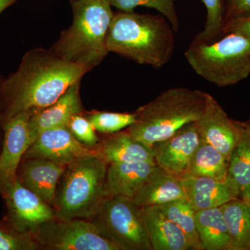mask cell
Segmentation results:
<instances>
[{"mask_svg":"<svg viewBox=\"0 0 250 250\" xmlns=\"http://www.w3.org/2000/svg\"><path fill=\"white\" fill-rule=\"evenodd\" d=\"M186 177L228 180V159L213 146L202 141L192 156Z\"/></svg>","mask_w":250,"mask_h":250,"instance_id":"obj_24","label":"cell"},{"mask_svg":"<svg viewBox=\"0 0 250 250\" xmlns=\"http://www.w3.org/2000/svg\"><path fill=\"white\" fill-rule=\"evenodd\" d=\"M225 23L250 18V0H225Z\"/></svg>","mask_w":250,"mask_h":250,"instance_id":"obj_31","label":"cell"},{"mask_svg":"<svg viewBox=\"0 0 250 250\" xmlns=\"http://www.w3.org/2000/svg\"><path fill=\"white\" fill-rule=\"evenodd\" d=\"M174 1H176V0H174Z\"/></svg>","mask_w":250,"mask_h":250,"instance_id":"obj_36","label":"cell"},{"mask_svg":"<svg viewBox=\"0 0 250 250\" xmlns=\"http://www.w3.org/2000/svg\"><path fill=\"white\" fill-rule=\"evenodd\" d=\"M195 221L204 250H231V238L220 207L196 210Z\"/></svg>","mask_w":250,"mask_h":250,"instance_id":"obj_22","label":"cell"},{"mask_svg":"<svg viewBox=\"0 0 250 250\" xmlns=\"http://www.w3.org/2000/svg\"><path fill=\"white\" fill-rule=\"evenodd\" d=\"M196 123L202 141L216 148L229 161L239 139L238 121L229 118L218 102L210 95L205 113Z\"/></svg>","mask_w":250,"mask_h":250,"instance_id":"obj_13","label":"cell"},{"mask_svg":"<svg viewBox=\"0 0 250 250\" xmlns=\"http://www.w3.org/2000/svg\"><path fill=\"white\" fill-rule=\"evenodd\" d=\"M77 141L89 147H94L100 142L96 130L83 114L74 115L66 125Z\"/></svg>","mask_w":250,"mask_h":250,"instance_id":"obj_30","label":"cell"},{"mask_svg":"<svg viewBox=\"0 0 250 250\" xmlns=\"http://www.w3.org/2000/svg\"><path fill=\"white\" fill-rule=\"evenodd\" d=\"M81 81L73 83L52 104L31 115L29 129L33 143L45 130L66 126L74 115L83 113L80 98Z\"/></svg>","mask_w":250,"mask_h":250,"instance_id":"obj_16","label":"cell"},{"mask_svg":"<svg viewBox=\"0 0 250 250\" xmlns=\"http://www.w3.org/2000/svg\"><path fill=\"white\" fill-rule=\"evenodd\" d=\"M209 94L187 88H170L138 108L136 121L126 131L140 142L152 147L170 137L182 126L203 116Z\"/></svg>","mask_w":250,"mask_h":250,"instance_id":"obj_4","label":"cell"},{"mask_svg":"<svg viewBox=\"0 0 250 250\" xmlns=\"http://www.w3.org/2000/svg\"><path fill=\"white\" fill-rule=\"evenodd\" d=\"M213 42H193L185 52L199 76L219 87L229 86L250 75V37L229 33Z\"/></svg>","mask_w":250,"mask_h":250,"instance_id":"obj_6","label":"cell"},{"mask_svg":"<svg viewBox=\"0 0 250 250\" xmlns=\"http://www.w3.org/2000/svg\"><path fill=\"white\" fill-rule=\"evenodd\" d=\"M141 212L152 250H192L183 231L159 207H141Z\"/></svg>","mask_w":250,"mask_h":250,"instance_id":"obj_17","label":"cell"},{"mask_svg":"<svg viewBox=\"0 0 250 250\" xmlns=\"http://www.w3.org/2000/svg\"><path fill=\"white\" fill-rule=\"evenodd\" d=\"M88 71L50 50L28 51L18 70L3 82L2 123L19 113L34 114L52 104Z\"/></svg>","mask_w":250,"mask_h":250,"instance_id":"obj_1","label":"cell"},{"mask_svg":"<svg viewBox=\"0 0 250 250\" xmlns=\"http://www.w3.org/2000/svg\"><path fill=\"white\" fill-rule=\"evenodd\" d=\"M67 165L41 158L22 159L17 178L24 187L53 206L56 190Z\"/></svg>","mask_w":250,"mask_h":250,"instance_id":"obj_14","label":"cell"},{"mask_svg":"<svg viewBox=\"0 0 250 250\" xmlns=\"http://www.w3.org/2000/svg\"><path fill=\"white\" fill-rule=\"evenodd\" d=\"M40 248L54 250H121L87 219L56 218L31 234Z\"/></svg>","mask_w":250,"mask_h":250,"instance_id":"obj_8","label":"cell"},{"mask_svg":"<svg viewBox=\"0 0 250 250\" xmlns=\"http://www.w3.org/2000/svg\"><path fill=\"white\" fill-rule=\"evenodd\" d=\"M207 9L204 29L194 38L193 42H213L223 35L225 10L223 0H202Z\"/></svg>","mask_w":250,"mask_h":250,"instance_id":"obj_26","label":"cell"},{"mask_svg":"<svg viewBox=\"0 0 250 250\" xmlns=\"http://www.w3.org/2000/svg\"><path fill=\"white\" fill-rule=\"evenodd\" d=\"M156 164L154 161L109 164L106 172V196L132 199L150 176Z\"/></svg>","mask_w":250,"mask_h":250,"instance_id":"obj_18","label":"cell"},{"mask_svg":"<svg viewBox=\"0 0 250 250\" xmlns=\"http://www.w3.org/2000/svg\"><path fill=\"white\" fill-rule=\"evenodd\" d=\"M4 80V79H3L0 75V126H2V120H1V115H2V86Z\"/></svg>","mask_w":250,"mask_h":250,"instance_id":"obj_34","label":"cell"},{"mask_svg":"<svg viewBox=\"0 0 250 250\" xmlns=\"http://www.w3.org/2000/svg\"><path fill=\"white\" fill-rule=\"evenodd\" d=\"M6 204V221L20 232L32 234L42 224L56 218L53 207L24 187L18 178L0 192Z\"/></svg>","mask_w":250,"mask_h":250,"instance_id":"obj_9","label":"cell"},{"mask_svg":"<svg viewBox=\"0 0 250 250\" xmlns=\"http://www.w3.org/2000/svg\"><path fill=\"white\" fill-rule=\"evenodd\" d=\"M97 155L93 147L75 139L66 126L45 130L36 138L23 159L41 158L68 165L85 156Z\"/></svg>","mask_w":250,"mask_h":250,"instance_id":"obj_12","label":"cell"},{"mask_svg":"<svg viewBox=\"0 0 250 250\" xmlns=\"http://www.w3.org/2000/svg\"><path fill=\"white\" fill-rule=\"evenodd\" d=\"M220 207L231 238V250H250V200L238 198Z\"/></svg>","mask_w":250,"mask_h":250,"instance_id":"obj_23","label":"cell"},{"mask_svg":"<svg viewBox=\"0 0 250 250\" xmlns=\"http://www.w3.org/2000/svg\"><path fill=\"white\" fill-rule=\"evenodd\" d=\"M95 129L105 134L118 132L136 121V113L92 111L84 115Z\"/></svg>","mask_w":250,"mask_h":250,"instance_id":"obj_28","label":"cell"},{"mask_svg":"<svg viewBox=\"0 0 250 250\" xmlns=\"http://www.w3.org/2000/svg\"><path fill=\"white\" fill-rule=\"evenodd\" d=\"M31 113H19L2 123L4 133L0 153V192L17 179L19 166L33 143L29 129Z\"/></svg>","mask_w":250,"mask_h":250,"instance_id":"obj_11","label":"cell"},{"mask_svg":"<svg viewBox=\"0 0 250 250\" xmlns=\"http://www.w3.org/2000/svg\"><path fill=\"white\" fill-rule=\"evenodd\" d=\"M111 6L121 10L122 12H134L139 6L150 8L159 11L168 21L174 31H179V19L176 12L174 0H106Z\"/></svg>","mask_w":250,"mask_h":250,"instance_id":"obj_27","label":"cell"},{"mask_svg":"<svg viewBox=\"0 0 250 250\" xmlns=\"http://www.w3.org/2000/svg\"><path fill=\"white\" fill-rule=\"evenodd\" d=\"M240 136L228 161V175L239 197L250 200V122H238Z\"/></svg>","mask_w":250,"mask_h":250,"instance_id":"obj_21","label":"cell"},{"mask_svg":"<svg viewBox=\"0 0 250 250\" xmlns=\"http://www.w3.org/2000/svg\"><path fill=\"white\" fill-rule=\"evenodd\" d=\"M106 135L93 148L108 165L136 161L155 162L152 148L134 139L126 130Z\"/></svg>","mask_w":250,"mask_h":250,"instance_id":"obj_19","label":"cell"},{"mask_svg":"<svg viewBox=\"0 0 250 250\" xmlns=\"http://www.w3.org/2000/svg\"><path fill=\"white\" fill-rule=\"evenodd\" d=\"M106 47L138 63L161 68L173 55L174 30L161 16L119 13L112 19Z\"/></svg>","mask_w":250,"mask_h":250,"instance_id":"obj_2","label":"cell"},{"mask_svg":"<svg viewBox=\"0 0 250 250\" xmlns=\"http://www.w3.org/2000/svg\"><path fill=\"white\" fill-rule=\"evenodd\" d=\"M108 164L97 155L85 156L67 166L57 186L53 204L56 218L90 219L106 196Z\"/></svg>","mask_w":250,"mask_h":250,"instance_id":"obj_5","label":"cell"},{"mask_svg":"<svg viewBox=\"0 0 250 250\" xmlns=\"http://www.w3.org/2000/svg\"><path fill=\"white\" fill-rule=\"evenodd\" d=\"M157 207L183 231L192 250H204L197 231L196 210L187 198L178 199Z\"/></svg>","mask_w":250,"mask_h":250,"instance_id":"obj_25","label":"cell"},{"mask_svg":"<svg viewBox=\"0 0 250 250\" xmlns=\"http://www.w3.org/2000/svg\"><path fill=\"white\" fill-rule=\"evenodd\" d=\"M182 180L185 198L195 210L220 207L240 198L238 188L229 177L221 181L209 177H186Z\"/></svg>","mask_w":250,"mask_h":250,"instance_id":"obj_15","label":"cell"},{"mask_svg":"<svg viewBox=\"0 0 250 250\" xmlns=\"http://www.w3.org/2000/svg\"><path fill=\"white\" fill-rule=\"evenodd\" d=\"M99 232L121 250H152L141 216L132 199L106 197L90 219Z\"/></svg>","mask_w":250,"mask_h":250,"instance_id":"obj_7","label":"cell"},{"mask_svg":"<svg viewBox=\"0 0 250 250\" xmlns=\"http://www.w3.org/2000/svg\"><path fill=\"white\" fill-rule=\"evenodd\" d=\"M71 1H75V0H70Z\"/></svg>","mask_w":250,"mask_h":250,"instance_id":"obj_35","label":"cell"},{"mask_svg":"<svg viewBox=\"0 0 250 250\" xmlns=\"http://www.w3.org/2000/svg\"><path fill=\"white\" fill-rule=\"evenodd\" d=\"M184 197L182 179L156 165L132 200L139 207H154Z\"/></svg>","mask_w":250,"mask_h":250,"instance_id":"obj_20","label":"cell"},{"mask_svg":"<svg viewBox=\"0 0 250 250\" xmlns=\"http://www.w3.org/2000/svg\"><path fill=\"white\" fill-rule=\"evenodd\" d=\"M39 248L31 234L20 232L6 220L0 223V250H36Z\"/></svg>","mask_w":250,"mask_h":250,"instance_id":"obj_29","label":"cell"},{"mask_svg":"<svg viewBox=\"0 0 250 250\" xmlns=\"http://www.w3.org/2000/svg\"><path fill=\"white\" fill-rule=\"evenodd\" d=\"M201 142L196 122L186 125L170 137L153 145L156 164L168 173L182 179Z\"/></svg>","mask_w":250,"mask_h":250,"instance_id":"obj_10","label":"cell"},{"mask_svg":"<svg viewBox=\"0 0 250 250\" xmlns=\"http://www.w3.org/2000/svg\"><path fill=\"white\" fill-rule=\"evenodd\" d=\"M229 33H237L250 37V18L236 20L225 23L223 35Z\"/></svg>","mask_w":250,"mask_h":250,"instance_id":"obj_32","label":"cell"},{"mask_svg":"<svg viewBox=\"0 0 250 250\" xmlns=\"http://www.w3.org/2000/svg\"><path fill=\"white\" fill-rule=\"evenodd\" d=\"M73 20L49 50L65 62L88 70L99 65L108 52L106 37L113 14L106 0L71 1Z\"/></svg>","mask_w":250,"mask_h":250,"instance_id":"obj_3","label":"cell"},{"mask_svg":"<svg viewBox=\"0 0 250 250\" xmlns=\"http://www.w3.org/2000/svg\"><path fill=\"white\" fill-rule=\"evenodd\" d=\"M17 1L18 0H0V14Z\"/></svg>","mask_w":250,"mask_h":250,"instance_id":"obj_33","label":"cell"}]
</instances>
